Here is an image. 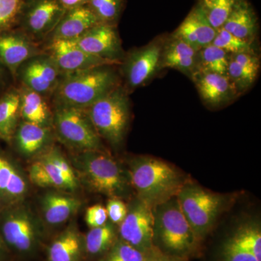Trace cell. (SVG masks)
Returning a JSON list of instances; mask_svg holds the SVG:
<instances>
[{
	"instance_id": "obj_1",
	"label": "cell",
	"mask_w": 261,
	"mask_h": 261,
	"mask_svg": "<svg viewBox=\"0 0 261 261\" xmlns=\"http://www.w3.org/2000/svg\"><path fill=\"white\" fill-rule=\"evenodd\" d=\"M126 168L136 197L152 208L177 195L189 180L176 166L152 156H133Z\"/></svg>"
},
{
	"instance_id": "obj_2",
	"label": "cell",
	"mask_w": 261,
	"mask_h": 261,
	"mask_svg": "<svg viewBox=\"0 0 261 261\" xmlns=\"http://www.w3.org/2000/svg\"><path fill=\"white\" fill-rule=\"evenodd\" d=\"M70 161L81 185L93 193L121 200L134 192L126 167L106 151L73 153Z\"/></svg>"
},
{
	"instance_id": "obj_3",
	"label": "cell",
	"mask_w": 261,
	"mask_h": 261,
	"mask_svg": "<svg viewBox=\"0 0 261 261\" xmlns=\"http://www.w3.org/2000/svg\"><path fill=\"white\" fill-rule=\"evenodd\" d=\"M47 228L25 202L0 210V238L11 256L29 260L42 251Z\"/></svg>"
},
{
	"instance_id": "obj_4",
	"label": "cell",
	"mask_w": 261,
	"mask_h": 261,
	"mask_svg": "<svg viewBox=\"0 0 261 261\" xmlns=\"http://www.w3.org/2000/svg\"><path fill=\"white\" fill-rule=\"evenodd\" d=\"M153 245L160 251L188 260L198 255L201 242L180 208L177 197L155 206Z\"/></svg>"
},
{
	"instance_id": "obj_5",
	"label": "cell",
	"mask_w": 261,
	"mask_h": 261,
	"mask_svg": "<svg viewBox=\"0 0 261 261\" xmlns=\"http://www.w3.org/2000/svg\"><path fill=\"white\" fill-rule=\"evenodd\" d=\"M116 65L64 73L55 92L57 106L86 109L121 86Z\"/></svg>"
},
{
	"instance_id": "obj_6",
	"label": "cell",
	"mask_w": 261,
	"mask_h": 261,
	"mask_svg": "<svg viewBox=\"0 0 261 261\" xmlns=\"http://www.w3.org/2000/svg\"><path fill=\"white\" fill-rule=\"evenodd\" d=\"M180 208L195 236L202 243L214 229L222 214L238 198L233 193H219L204 188L189 179L178 192Z\"/></svg>"
},
{
	"instance_id": "obj_7",
	"label": "cell",
	"mask_w": 261,
	"mask_h": 261,
	"mask_svg": "<svg viewBox=\"0 0 261 261\" xmlns=\"http://www.w3.org/2000/svg\"><path fill=\"white\" fill-rule=\"evenodd\" d=\"M84 110L100 138L114 148L121 147L130 119V102L126 89L119 86Z\"/></svg>"
},
{
	"instance_id": "obj_8",
	"label": "cell",
	"mask_w": 261,
	"mask_h": 261,
	"mask_svg": "<svg viewBox=\"0 0 261 261\" xmlns=\"http://www.w3.org/2000/svg\"><path fill=\"white\" fill-rule=\"evenodd\" d=\"M57 138L73 153L87 151H106L100 138L85 110L57 106L53 115Z\"/></svg>"
},
{
	"instance_id": "obj_9",
	"label": "cell",
	"mask_w": 261,
	"mask_h": 261,
	"mask_svg": "<svg viewBox=\"0 0 261 261\" xmlns=\"http://www.w3.org/2000/svg\"><path fill=\"white\" fill-rule=\"evenodd\" d=\"M28 178L33 185L47 190L75 193L82 186L70 160L57 147H49L34 159Z\"/></svg>"
},
{
	"instance_id": "obj_10",
	"label": "cell",
	"mask_w": 261,
	"mask_h": 261,
	"mask_svg": "<svg viewBox=\"0 0 261 261\" xmlns=\"http://www.w3.org/2000/svg\"><path fill=\"white\" fill-rule=\"evenodd\" d=\"M166 37L159 36L124 56L121 64L125 82L123 88L127 92L148 84L162 70L161 59Z\"/></svg>"
},
{
	"instance_id": "obj_11",
	"label": "cell",
	"mask_w": 261,
	"mask_h": 261,
	"mask_svg": "<svg viewBox=\"0 0 261 261\" xmlns=\"http://www.w3.org/2000/svg\"><path fill=\"white\" fill-rule=\"evenodd\" d=\"M217 261H261V225L256 218H247L236 225L223 240Z\"/></svg>"
},
{
	"instance_id": "obj_12",
	"label": "cell",
	"mask_w": 261,
	"mask_h": 261,
	"mask_svg": "<svg viewBox=\"0 0 261 261\" xmlns=\"http://www.w3.org/2000/svg\"><path fill=\"white\" fill-rule=\"evenodd\" d=\"M153 208L138 197L128 204V212L118 226V236L137 250L147 252L153 245Z\"/></svg>"
},
{
	"instance_id": "obj_13",
	"label": "cell",
	"mask_w": 261,
	"mask_h": 261,
	"mask_svg": "<svg viewBox=\"0 0 261 261\" xmlns=\"http://www.w3.org/2000/svg\"><path fill=\"white\" fill-rule=\"evenodd\" d=\"M75 45L91 56L121 64L125 55L116 25L99 23L73 39Z\"/></svg>"
},
{
	"instance_id": "obj_14",
	"label": "cell",
	"mask_w": 261,
	"mask_h": 261,
	"mask_svg": "<svg viewBox=\"0 0 261 261\" xmlns=\"http://www.w3.org/2000/svg\"><path fill=\"white\" fill-rule=\"evenodd\" d=\"M66 10L58 0H25L20 19L32 35L51 34Z\"/></svg>"
},
{
	"instance_id": "obj_15",
	"label": "cell",
	"mask_w": 261,
	"mask_h": 261,
	"mask_svg": "<svg viewBox=\"0 0 261 261\" xmlns=\"http://www.w3.org/2000/svg\"><path fill=\"white\" fill-rule=\"evenodd\" d=\"M82 199L75 193L48 190L39 201L40 218L47 227L57 228L66 224L82 207Z\"/></svg>"
},
{
	"instance_id": "obj_16",
	"label": "cell",
	"mask_w": 261,
	"mask_h": 261,
	"mask_svg": "<svg viewBox=\"0 0 261 261\" xmlns=\"http://www.w3.org/2000/svg\"><path fill=\"white\" fill-rule=\"evenodd\" d=\"M63 73H73L104 65H118L114 62L91 56L71 40L51 41L48 55Z\"/></svg>"
},
{
	"instance_id": "obj_17",
	"label": "cell",
	"mask_w": 261,
	"mask_h": 261,
	"mask_svg": "<svg viewBox=\"0 0 261 261\" xmlns=\"http://www.w3.org/2000/svg\"><path fill=\"white\" fill-rule=\"evenodd\" d=\"M19 70L24 87L42 95L56 89L61 73L50 57L44 55L32 57Z\"/></svg>"
},
{
	"instance_id": "obj_18",
	"label": "cell",
	"mask_w": 261,
	"mask_h": 261,
	"mask_svg": "<svg viewBox=\"0 0 261 261\" xmlns=\"http://www.w3.org/2000/svg\"><path fill=\"white\" fill-rule=\"evenodd\" d=\"M29 192L28 176L13 160L0 153V210L24 202Z\"/></svg>"
},
{
	"instance_id": "obj_19",
	"label": "cell",
	"mask_w": 261,
	"mask_h": 261,
	"mask_svg": "<svg viewBox=\"0 0 261 261\" xmlns=\"http://www.w3.org/2000/svg\"><path fill=\"white\" fill-rule=\"evenodd\" d=\"M192 81L195 83L202 102L211 109L224 107L239 97L227 75L197 72Z\"/></svg>"
},
{
	"instance_id": "obj_20",
	"label": "cell",
	"mask_w": 261,
	"mask_h": 261,
	"mask_svg": "<svg viewBox=\"0 0 261 261\" xmlns=\"http://www.w3.org/2000/svg\"><path fill=\"white\" fill-rule=\"evenodd\" d=\"M44 261H84V234L75 222H70L45 249Z\"/></svg>"
},
{
	"instance_id": "obj_21",
	"label": "cell",
	"mask_w": 261,
	"mask_h": 261,
	"mask_svg": "<svg viewBox=\"0 0 261 261\" xmlns=\"http://www.w3.org/2000/svg\"><path fill=\"white\" fill-rule=\"evenodd\" d=\"M161 68L178 70L192 80L198 72V51L172 34L163 46Z\"/></svg>"
},
{
	"instance_id": "obj_22",
	"label": "cell",
	"mask_w": 261,
	"mask_h": 261,
	"mask_svg": "<svg viewBox=\"0 0 261 261\" xmlns=\"http://www.w3.org/2000/svg\"><path fill=\"white\" fill-rule=\"evenodd\" d=\"M51 127L22 121L18 123L13 140L18 153L27 159H36L50 146Z\"/></svg>"
},
{
	"instance_id": "obj_23",
	"label": "cell",
	"mask_w": 261,
	"mask_h": 261,
	"mask_svg": "<svg viewBox=\"0 0 261 261\" xmlns=\"http://www.w3.org/2000/svg\"><path fill=\"white\" fill-rule=\"evenodd\" d=\"M216 32L217 30L208 23L200 8L195 5L171 34L199 51L212 44Z\"/></svg>"
},
{
	"instance_id": "obj_24",
	"label": "cell",
	"mask_w": 261,
	"mask_h": 261,
	"mask_svg": "<svg viewBox=\"0 0 261 261\" xmlns=\"http://www.w3.org/2000/svg\"><path fill=\"white\" fill-rule=\"evenodd\" d=\"M260 68V58L255 50L230 55L226 75L238 96L251 88L258 76Z\"/></svg>"
},
{
	"instance_id": "obj_25",
	"label": "cell",
	"mask_w": 261,
	"mask_h": 261,
	"mask_svg": "<svg viewBox=\"0 0 261 261\" xmlns=\"http://www.w3.org/2000/svg\"><path fill=\"white\" fill-rule=\"evenodd\" d=\"M37 55V49L25 36L8 31L0 32V63L13 74H16L25 61Z\"/></svg>"
},
{
	"instance_id": "obj_26",
	"label": "cell",
	"mask_w": 261,
	"mask_h": 261,
	"mask_svg": "<svg viewBox=\"0 0 261 261\" xmlns=\"http://www.w3.org/2000/svg\"><path fill=\"white\" fill-rule=\"evenodd\" d=\"M99 23L100 22L87 5L68 10L51 32V39L73 40Z\"/></svg>"
},
{
	"instance_id": "obj_27",
	"label": "cell",
	"mask_w": 261,
	"mask_h": 261,
	"mask_svg": "<svg viewBox=\"0 0 261 261\" xmlns=\"http://www.w3.org/2000/svg\"><path fill=\"white\" fill-rule=\"evenodd\" d=\"M222 28L234 37L253 44L258 31V19L247 0H238Z\"/></svg>"
},
{
	"instance_id": "obj_28",
	"label": "cell",
	"mask_w": 261,
	"mask_h": 261,
	"mask_svg": "<svg viewBox=\"0 0 261 261\" xmlns=\"http://www.w3.org/2000/svg\"><path fill=\"white\" fill-rule=\"evenodd\" d=\"M118 236V226L108 221L99 227L89 228L84 234V261H96L114 245Z\"/></svg>"
},
{
	"instance_id": "obj_29",
	"label": "cell",
	"mask_w": 261,
	"mask_h": 261,
	"mask_svg": "<svg viewBox=\"0 0 261 261\" xmlns=\"http://www.w3.org/2000/svg\"><path fill=\"white\" fill-rule=\"evenodd\" d=\"M20 117L24 121L51 127L53 114L45 99L27 87L20 92Z\"/></svg>"
},
{
	"instance_id": "obj_30",
	"label": "cell",
	"mask_w": 261,
	"mask_h": 261,
	"mask_svg": "<svg viewBox=\"0 0 261 261\" xmlns=\"http://www.w3.org/2000/svg\"><path fill=\"white\" fill-rule=\"evenodd\" d=\"M20 117V92L11 90L0 98V139L13 140Z\"/></svg>"
},
{
	"instance_id": "obj_31",
	"label": "cell",
	"mask_w": 261,
	"mask_h": 261,
	"mask_svg": "<svg viewBox=\"0 0 261 261\" xmlns=\"http://www.w3.org/2000/svg\"><path fill=\"white\" fill-rule=\"evenodd\" d=\"M230 55L210 44L198 51V72H211L226 75Z\"/></svg>"
},
{
	"instance_id": "obj_32",
	"label": "cell",
	"mask_w": 261,
	"mask_h": 261,
	"mask_svg": "<svg viewBox=\"0 0 261 261\" xmlns=\"http://www.w3.org/2000/svg\"><path fill=\"white\" fill-rule=\"evenodd\" d=\"M238 0H198L197 5L216 30L222 28Z\"/></svg>"
},
{
	"instance_id": "obj_33",
	"label": "cell",
	"mask_w": 261,
	"mask_h": 261,
	"mask_svg": "<svg viewBox=\"0 0 261 261\" xmlns=\"http://www.w3.org/2000/svg\"><path fill=\"white\" fill-rule=\"evenodd\" d=\"M87 7L102 23L116 25L122 9L123 0H88Z\"/></svg>"
},
{
	"instance_id": "obj_34",
	"label": "cell",
	"mask_w": 261,
	"mask_h": 261,
	"mask_svg": "<svg viewBox=\"0 0 261 261\" xmlns=\"http://www.w3.org/2000/svg\"><path fill=\"white\" fill-rule=\"evenodd\" d=\"M147 252L140 251L118 238L114 245L96 261H145Z\"/></svg>"
},
{
	"instance_id": "obj_35",
	"label": "cell",
	"mask_w": 261,
	"mask_h": 261,
	"mask_svg": "<svg viewBox=\"0 0 261 261\" xmlns=\"http://www.w3.org/2000/svg\"><path fill=\"white\" fill-rule=\"evenodd\" d=\"M212 44L221 48L229 55L243 51H254L253 44L234 37L224 28L218 29Z\"/></svg>"
},
{
	"instance_id": "obj_36",
	"label": "cell",
	"mask_w": 261,
	"mask_h": 261,
	"mask_svg": "<svg viewBox=\"0 0 261 261\" xmlns=\"http://www.w3.org/2000/svg\"><path fill=\"white\" fill-rule=\"evenodd\" d=\"M25 0H0V32L8 30L20 19Z\"/></svg>"
},
{
	"instance_id": "obj_37",
	"label": "cell",
	"mask_w": 261,
	"mask_h": 261,
	"mask_svg": "<svg viewBox=\"0 0 261 261\" xmlns=\"http://www.w3.org/2000/svg\"><path fill=\"white\" fill-rule=\"evenodd\" d=\"M108 221L113 224L118 226L128 212V205L123 200L119 198H109L106 205Z\"/></svg>"
},
{
	"instance_id": "obj_38",
	"label": "cell",
	"mask_w": 261,
	"mask_h": 261,
	"mask_svg": "<svg viewBox=\"0 0 261 261\" xmlns=\"http://www.w3.org/2000/svg\"><path fill=\"white\" fill-rule=\"evenodd\" d=\"M108 221L106 207L96 204L89 207L85 213V222L89 228L103 226Z\"/></svg>"
},
{
	"instance_id": "obj_39",
	"label": "cell",
	"mask_w": 261,
	"mask_h": 261,
	"mask_svg": "<svg viewBox=\"0 0 261 261\" xmlns=\"http://www.w3.org/2000/svg\"><path fill=\"white\" fill-rule=\"evenodd\" d=\"M145 261H188L184 260V259L178 258V257L171 256V255H166L163 252L160 251L159 249L155 247L147 252Z\"/></svg>"
},
{
	"instance_id": "obj_40",
	"label": "cell",
	"mask_w": 261,
	"mask_h": 261,
	"mask_svg": "<svg viewBox=\"0 0 261 261\" xmlns=\"http://www.w3.org/2000/svg\"><path fill=\"white\" fill-rule=\"evenodd\" d=\"M65 10L73 9L87 5L88 0H58Z\"/></svg>"
},
{
	"instance_id": "obj_41",
	"label": "cell",
	"mask_w": 261,
	"mask_h": 261,
	"mask_svg": "<svg viewBox=\"0 0 261 261\" xmlns=\"http://www.w3.org/2000/svg\"><path fill=\"white\" fill-rule=\"evenodd\" d=\"M10 257H11V255L0 238V261L9 260Z\"/></svg>"
},
{
	"instance_id": "obj_42",
	"label": "cell",
	"mask_w": 261,
	"mask_h": 261,
	"mask_svg": "<svg viewBox=\"0 0 261 261\" xmlns=\"http://www.w3.org/2000/svg\"><path fill=\"white\" fill-rule=\"evenodd\" d=\"M5 261H10V260H5Z\"/></svg>"
},
{
	"instance_id": "obj_43",
	"label": "cell",
	"mask_w": 261,
	"mask_h": 261,
	"mask_svg": "<svg viewBox=\"0 0 261 261\" xmlns=\"http://www.w3.org/2000/svg\"><path fill=\"white\" fill-rule=\"evenodd\" d=\"M0 75H1V74H0Z\"/></svg>"
}]
</instances>
